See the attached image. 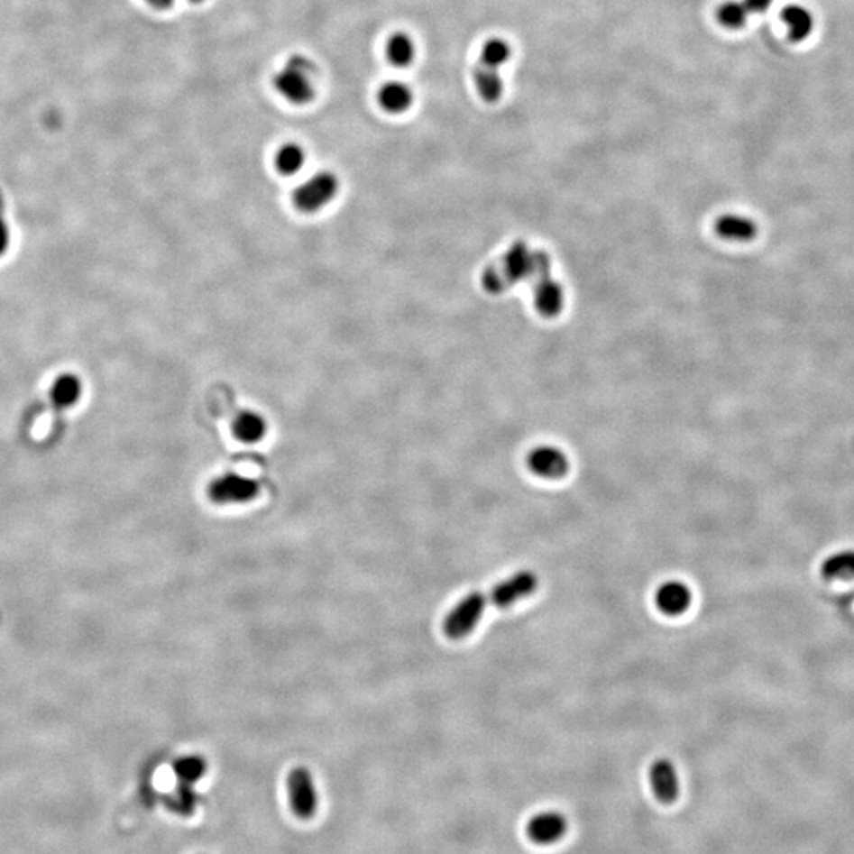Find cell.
Segmentation results:
<instances>
[{"mask_svg": "<svg viewBox=\"0 0 854 854\" xmlns=\"http://www.w3.org/2000/svg\"><path fill=\"white\" fill-rule=\"evenodd\" d=\"M341 182L337 176L331 171H320L310 176L308 180L296 187L293 193V203L296 207L306 214L322 211L339 193Z\"/></svg>", "mask_w": 854, "mask_h": 854, "instance_id": "277c9868", "label": "cell"}, {"mask_svg": "<svg viewBox=\"0 0 854 854\" xmlns=\"http://www.w3.org/2000/svg\"><path fill=\"white\" fill-rule=\"evenodd\" d=\"M715 232H717L720 238L726 239V241L747 243V241H752L757 236L758 228L755 225V222L748 219V217H742L738 214H725L715 222Z\"/></svg>", "mask_w": 854, "mask_h": 854, "instance_id": "9a60e30c", "label": "cell"}, {"mask_svg": "<svg viewBox=\"0 0 854 854\" xmlns=\"http://www.w3.org/2000/svg\"><path fill=\"white\" fill-rule=\"evenodd\" d=\"M233 434L244 444H257L268 434V423L257 411H241L233 423Z\"/></svg>", "mask_w": 854, "mask_h": 854, "instance_id": "2e32d148", "label": "cell"}, {"mask_svg": "<svg viewBox=\"0 0 854 854\" xmlns=\"http://www.w3.org/2000/svg\"><path fill=\"white\" fill-rule=\"evenodd\" d=\"M380 108L390 115H402L413 105V90L402 81H388L377 94Z\"/></svg>", "mask_w": 854, "mask_h": 854, "instance_id": "5bb4252c", "label": "cell"}, {"mask_svg": "<svg viewBox=\"0 0 854 854\" xmlns=\"http://www.w3.org/2000/svg\"><path fill=\"white\" fill-rule=\"evenodd\" d=\"M551 264L546 263L538 272L537 289H535V306L545 317H556L564 308V291L559 283L554 282L549 276Z\"/></svg>", "mask_w": 854, "mask_h": 854, "instance_id": "8fae6325", "label": "cell"}, {"mask_svg": "<svg viewBox=\"0 0 854 854\" xmlns=\"http://www.w3.org/2000/svg\"><path fill=\"white\" fill-rule=\"evenodd\" d=\"M780 16L788 27L791 41H803L813 32V14L803 5H788L782 10Z\"/></svg>", "mask_w": 854, "mask_h": 854, "instance_id": "e0dca14e", "label": "cell"}, {"mask_svg": "<svg viewBox=\"0 0 854 854\" xmlns=\"http://www.w3.org/2000/svg\"><path fill=\"white\" fill-rule=\"evenodd\" d=\"M198 803V796L192 790V785L180 784L179 788L174 791L173 794L168 799L170 809L179 813V815H192L195 807Z\"/></svg>", "mask_w": 854, "mask_h": 854, "instance_id": "7402d4cb", "label": "cell"}, {"mask_svg": "<svg viewBox=\"0 0 854 854\" xmlns=\"http://www.w3.org/2000/svg\"><path fill=\"white\" fill-rule=\"evenodd\" d=\"M385 52L390 64L405 69L417 58V46L409 33L394 32L386 41Z\"/></svg>", "mask_w": 854, "mask_h": 854, "instance_id": "ac0fdd59", "label": "cell"}, {"mask_svg": "<svg viewBox=\"0 0 854 854\" xmlns=\"http://www.w3.org/2000/svg\"><path fill=\"white\" fill-rule=\"evenodd\" d=\"M747 12L750 14H765L767 8L771 7L774 0H742Z\"/></svg>", "mask_w": 854, "mask_h": 854, "instance_id": "cb8c5ba5", "label": "cell"}, {"mask_svg": "<svg viewBox=\"0 0 854 854\" xmlns=\"http://www.w3.org/2000/svg\"><path fill=\"white\" fill-rule=\"evenodd\" d=\"M188 2H190V4H197V5H198V4H203L205 0H188Z\"/></svg>", "mask_w": 854, "mask_h": 854, "instance_id": "4316f807", "label": "cell"}, {"mask_svg": "<svg viewBox=\"0 0 854 854\" xmlns=\"http://www.w3.org/2000/svg\"><path fill=\"white\" fill-rule=\"evenodd\" d=\"M315 75L317 64L306 54H293L283 65L282 70L277 71L272 83L277 94L291 103V105H308L315 96Z\"/></svg>", "mask_w": 854, "mask_h": 854, "instance_id": "3957f363", "label": "cell"}, {"mask_svg": "<svg viewBox=\"0 0 854 854\" xmlns=\"http://www.w3.org/2000/svg\"><path fill=\"white\" fill-rule=\"evenodd\" d=\"M484 606L486 598L480 592H473L463 598L445 619V635L451 639H463L470 635L482 620Z\"/></svg>", "mask_w": 854, "mask_h": 854, "instance_id": "5b68a950", "label": "cell"}, {"mask_svg": "<svg viewBox=\"0 0 854 854\" xmlns=\"http://www.w3.org/2000/svg\"><path fill=\"white\" fill-rule=\"evenodd\" d=\"M547 262L549 258L545 252L532 253L524 243H518L501 258L500 263L492 264L484 271L482 287L488 289L489 293H501L514 283L520 282L533 274H538V271Z\"/></svg>", "mask_w": 854, "mask_h": 854, "instance_id": "6da1fadb", "label": "cell"}, {"mask_svg": "<svg viewBox=\"0 0 854 854\" xmlns=\"http://www.w3.org/2000/svg\"><path fill=\"white\" fill-rule=\"evenodd\" d=\"M565 816L557 812H545L540 815L533 816L527 822V835L530 840L540 845H549L560 840L566 832Z\"/></svg>", "mask_w": 854, "mask_h": 854, "instance_id": "30bf717a", "label": "cell"}, {"mask_svg": "<svg viewBox=\"0 0 854 854\" xmlns=\"http://www.w3.org/2000/svg\"><path fill=\"white\" fill-rule=\"evenodd\" d=\"M306 163V151L298 142H287L279 149L274 157V165L279 173L283 176H293L299 173Z\"/></svg>", "mask_w": 854, "mask_h": 854, "instance_id": "d6986e66", "label": "cell"}, {"mask_svg": "<svg viewBox=\"0 0 854 854\" xmlns=\"http://www.w3.org/2000/svg\"><path fill=\"white\" fill-rule=\"evenodd\" d=\"M715 16L721 26L731 31H738L747 24L750 14L747 12L742 0H726L717 8Z\"/></svg>", "mask_w": 854, "mask_h": 854, "instance_id": "ffe728a7", "label": "cell"}, {"mask_svg": "<svg viewBox=\"0 0 854 854\" xmlns=\"http://www.w3.org/2000/svg\"><path fill=\"white\" fill-rule=\"evenodd\" d=\"M538 587V578L532 572L516 573L511 578L501 581L500 584L495 585L491 592V601L499 606V608H508L511 604L519 601L520 598L532 595L533 592Z\"/></svg>", "mask_w": 854, "mask_h": 854, "instance_id": "ba28073f", "label": "cell"}, {"mask_svg": "<svg viewBox=\"0 0 854 854\" xmlns=\"http://www.w3.org/2000/svg\"><path fill=\"white\" fill-rule=\"evenodd\" d=\"M173 771L176 777L179 778L180 784L192 785L205 776L206 761L195 755L184 757L174 763Z\"/></svg>", "mask_w": 854, "mask_h": 854, "instance_id": "44dd1931", "label": "cell"}, {"mask_svg": "<svg viewBox=\"0 0 854 854\" xmlns=\"http://www.w3.org/2000/svg\"><path fill=\"white\" fill-rule=\"evenodd\" d=\"M151 7L155 8V10H168V8L173 7L174 0H146Z\"/></svg>", "mask_w": 854, "mask_h": 854, "instance_id": "d4e9b609", "label": "cell"}, {"mask_svg": "<svg viewBox=\"0 0 854 854\" xmlns=\"http://www.w3.org/2000/svg\"><path fill=\"white\" fill-rule=\"evenodd\" d=\"M511 45L500 37H492L482 45V54L473 70V81L484 102L497 103L503 96L500 69L511 59Z\"/></svg>", "mask_w": 854, "mask_h": 854, "instance_id": "7a4b0ae2", "label": "cell"}, {"mask_svg": "<svg viewBox=\"0 0 854 854\" xmlns=\"http://www.w3.org/2000/svg\"><path fill=\"white\" fill-rule=\"evenodd\" d=\"M79 394V385L75 379L65 377L58 381L54 388V398L58 399L60 404H71Z\"/></svg>", "mask_w": 854, "mask_h": 854, "instance_id": "603a6c76", "label": "cell"}, {"mask_svg": "<svg viewBox=\"0 0 854 854\" xmlns=\"http://www.w3.org/2000/svg\"><path fill=\"white\" fill-rule=\"evenodd\" d=\"M260 494V482L249 476L238 473H226L212 480L207 495L214 503H245L257 499Z\"/></svg>", "mask_w": 854, "mask_h": 854, "instance_id": "8992f818", "label": "cell"}, {"mask_svg": "<svg viewBox=\"0 0 854 854\" xmlns=\"http://www.w3.org/2000/svg\"><path fill=\"white\" fill-rule=\"evenodd\" d=\"M656 601L658 610L665 614L679 616L692 603V592L679 581H669L657 591Z\"/></svg>", "mask_w": 854, "mask_h": 854, "instance_id": "4fadbf2b", "label": "cell"}, {"mask_svg": "<svg viewBox=\"0 0 854 854\" xmlns=\"http://www.w3.org/2000/svg\"><path fill=\"white\" fill-rule=\"evenodd\" d=\"M527 464L535 475L551 478V480L562 478L570 469L565 453H562L559 448H554V446H540L533 450L527 456Z\"/></svg>", "mask_w": 854, "mask_h": 854, "instance_id": "9c48e42d", "label": "cell"}, {"mask_svg": "<svg viewBox=\"0 0 854 854\" xmlns=\"http://www.w3.org/2000/svg\"><path fill=\"white\" fill-rule=\"evenodd\" d=\"M289 807L296 816L308 820L318 809V793L312 774L306 767H295L287 777Z\"/></svg>", "mask_w": 854, "mask_h": 854, "instance_id": "52a82bcc", "label": "cell"}, {"mask_svg": "<svg viewBox=\"0 0 854 854\" xmlns=\"http://www.w3.org/2000/svg\"><path fill=\"white\" fill-rule=\"evenodd\" d=\"M7 245V232H5V226L0 224V252L5 249Z\"/></svg>", "mask_w": 854, "mask_h": 854, "instance_id": "484cf974", "label": "cell"}, {"mask_svg": "<svg viewBox=\"0 0 854 854\" xmlns=\"http://www.w3.org/2000/svg\"><path fill=\"white\" fill-rule=\"evenodd\" d=\"M650 785L660 803H675L679 796V778L675 765L668 759H657L650 767Z\"/></svg>", "mask_w": 854, "mask_h": 854, "instance_id": "7c38bea8", "label": "cell"}]
</instances>
